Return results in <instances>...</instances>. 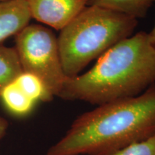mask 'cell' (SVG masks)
I'll list each match as a JSON object with an SVG mask.
<instances>
[{
  "instance_id": "obj_12",
  "label": "cell",
  "mask_w": 155,
  "mask_h": 155,
  "mask_svg": "<svg viewBox=\"0 0 155 155\" xmlns=\"http://www.w3.org/2000/svg\"><path fill=\"white\" fill-rule=\"evenodd\" d=\"M8 129V122L4 118L0 116V139L5 137Z\"/></svg>"
},
{
  "instance_id": "obj_11",
  "label": "cell",
  "mask_w": 155,
  "mask_h": 155,
  "mask_svg": "<svg viewBox=\"0 0 155 155\" xmlns=\"http://www.w3.org/2000/svg\"><path fill=\"white\" fill-rule=\"evenodd\" d=\"M108 155H155V136L128 145Z\"/></svg>"
},
{
  "instance_id": "obj_8",
  "label": "cell",
  "mask_w": 155,
  "mask_h": 155,
  "mask_svg": "<svg viewBox=\"0 0 155 155\" xmlns=\"http://www.w3.org/2000/svg\"><path fill=\"white\" fill-rule=\"evenodd\" d=\"M0 98L8 111L19 116L30 114L37 104L19 88L15 81L1 91Z\"/></svg>"
},
{
  "instance_id": "obj_7",
  "label": "cell",
  "mask_w": 155,
  "mask_h": 155,
  "mask_svg": "<svg viewBox=\"0 0 155 155\" xmlns=\"http://www.w3.org/2000/svg\"><path fill=\"white\" fill-rule=\"evenodd\" d=\"M153 0H89L88 5H94L138 19L146 16Z\"/></svg>"
},
{
  "instance_id": "obj_14",
  "label": "cell",
  "mask_w": 155,
  "mask_h": 155,
  "mask_svg": "<svg viewBox=\"0 0 155 155\" xmlns=\"http://www.w3.org/2000/svg\"><path fill=\"white\" fill-rule=\"evenodd\" d=\"M6 1H9V0H0V2H6Z\"/></svg>"
},
{
  "instance_id": "obj_9",
  "label": "cell",
  "mask_w": 155,
  "mask_h": 155,
  "mask_svg": "<svg viewBox=\"0 0 155 155\" xmlns=\"http://www.w3.org/2000/svg\"><path fill=\"white\" fill-rule=\"evenodd\" d=\"M23 73L15 48L0 45V92Z\"/></svg>"
},
{
  "instance_id": "obj_10",
  "label": "cell",
  "mask_w": 155,
  "mask_h": 155,
  "mask_svg": "<svg viewBox=\"0 0 155 155\" xmlns=\"http://www.w3.org/2000/svg\"><path fill=\"white\" fill-rule=\"evenodd\" d=\"M19 88L35 103L48 102L53 98L42 81L33 74L23 72L15 81Z\"/></svg>"
},
{
  "instance_id": "obj_1",
  "label": "cell",
  "mask_w": 155,
  "mask_h": 155,
  "mask_svg": "<svg viewBox=\"0 0 155 155\" xmlns=\"http://www.w3.org/2000/svg\"><path fill=\"white\" fill-rule=\"evenodd\" d=\"M155 136V84L78 116L45 155H108Z\"/></svg>"
},
{
  "instance_id": "obj_5",
  "label": "cell",
  "mask_w": 155,
  "mask_h": 155,
  "mask_svg": "<svg viewBox=\"0 0 155 155\" xmlns=\"http://www.w3.org/2000/svg\"><path fill=\"white\" fill-rule=\"evenodd\" d=\"M89 0H27L32 18L61 30L88 5Z\"/></svg>"
},
{
  "instance_id": "obj_4",
  "label": "cell",
  "mask_w": 155,
  "mask_h": 155,
  "mask_svg": "<svg viewBox=\"0 0 155 155\" xmlns=\"http://www.w3.org/2000/svg\"><path fill=\"white\" fill-rule=\"evenodd\" d=\"M15 36V49L23 72L39 78L53 98L58 96L68 78L55 35L42 25H28Z\"/></svg>"
},
{
  "instance_id": "obj_2",
  "label": "cell",
  "mask_w": 155,
  "mask_h": 155,
  "mask_svg": "<svg viewBox=\"0 0 155 155\" xmlns=\"http://www.w3.org/2000/svg\"><path fill=\"white\" fill-rule=\"evenodd\" d=\"M155 84V45L140 32L121 40L81 75L68 78L58 97L94 105L137 96Z\"/></svg>"
},
{
  "instance_id": "obj_6",
  "label": "cell",
  "mask_w": 155,
  "mask_h": 155,
  "mask_svg": "<svg viewBox=\"0 0 155 155\" xmlns=\"http://www.w3.org/2000/svg\"><path fill=\"white\" fill-rule=\"evenodd\" d=\"M32 19L27 0H9L0 2V42L16 35Z\"/></svg>"
},
{
  "instance_id": "obj_13",
  "label": "cell",
  "mask_w": 155,
  "mask_h": 155,
  "mask_svg": "<svg viewBox=\"0 0 155 155\" xmlns=\"http://www.w3.org/2000/svg\"><path fill=\"white\" fill-rule=\"evenodd\" d=\"M149 35H150V39H151V40H152V43L155 45V25H154V28H153V29L152 30V31H151L150 33H149Z\"/></svg>"
},
{
  "instance_id": "obj_3",
  "label": "cell",
  "mask_w": 155,
  "mask_h": 155,
  "mask_svg": "<svg viewBox=\"0 0 155 155\" xmlns=\"http://www.w3.org/2000/svg\"><path fill=\"white\" fill-rule=\"evenodd\" d=\"M137 19L116 12L88 5L61 30L58 45L67 78L79 75L93 60L129 38Z\"/></svg>"
},
{
  "instance_id": "obj_15",
  "label": "cell",
  "mask_w": 155,
  "mask_h": 155,
  "mask_svg": "<svg viewBox=\"0 0 155 155\" xmlns=\"http://www.w3.org/2000/svg\"><path fill=\"white\" fill-rule=\"evenodd\" d=\"M153 1H154H154H155V0H153Z\"/></svg>"
}]
</instances>
